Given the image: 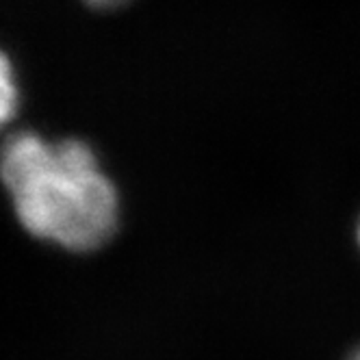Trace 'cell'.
<instances>
[{
	"instance_id": "1",
	"label": "cell",
	"mask_w": 360,
	"mask_h": 360,
	"mask_svg": "<svg viewBox=\"0 0 360 360\" xmlns=\"http://www.w3.org/2000/svg\"><path fill=\"white\" fill-rule=\"evenodd\" d=\"M3 180L22 226L65 250L105 245L120 224V200L94 152L79 139L50 143L22 131L3 146Z\"/></svg>"
},
{
	"instance_id": "2",
	"label": "cell",
	"mask_w": 360,
	"mask_h": 360,
	"mask_svg": "<svg viewBox=\"0 0 360 360\" xmlns=\"http://www.w3.org/2000/svg\"><path fill=\"white\" fill-rule=\"evenodd\" d=\"M0 113H3V120L9 122L13 111H15V102H18V89L13 85V76H11V63L5 57L3 59V76H0Z\"/></svg>"
},
{
	"instance_id": "3",
	"label": "cell",
	"mask_w": 360,
	"mask_h": 360,
	"mask_svg": "<svg viewBox=\"0 0 360 360\" xmlns=\"http://www.w3.org/2000/svg\"><path fill=\"white\" fill-rule=\"evenodd\" d=\"M87 5H91V7H98V9H109V7H117V5H122L124 0H85Z\"/></svg>"
},
{
	"instance_id": "4",
	"label": "cell",
	"mask_w": 360,
	"mask_h": 360,
	"mask_svg": "<svg viewBox=\"0 0 360 360\" xmlns=\"http://www.w3.org/2000/svg\"><path fill=\"white\" fill-rule=\"evenodd\" d=\"M349 360H360V349H356L354 354H352V358Z\"/></svg>"
}]
</instances>
